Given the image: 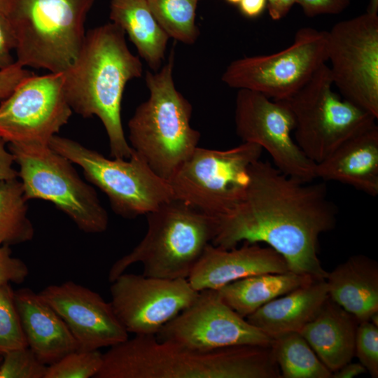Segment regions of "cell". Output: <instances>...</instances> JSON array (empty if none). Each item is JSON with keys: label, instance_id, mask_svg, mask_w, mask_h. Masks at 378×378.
Instances as JSON below:
<instances>
[{"label": "cell", "instance_id": "cell-14", "mask_svg": "<svg viewBox=\"0 0 378 378\" xmlns=\"http://www.w3.org/2000/svg\"><path fill=\"white\" fill-rule=\"evenodd\" d=\"M162 342L210 351L238 345H270L272 338L251 324L223 300L218 290L198 292L190 305L155 335Z\"/></svg>", "mask_w": 378, "mask_h": 378}, {"label": "cell", "instance_id": "cell-21", "mask_svg": "<svg viewBox=\"0 0 378 378\" xmlns=\"http://www.w3.org/2000/svg\"><path fill=\"white\" fill-rule=\"evenodd\" d=\"M329 298L358 323L370 321L378 312V263L364 255H354L328 272Z\"/></svg>", "mask_w": 378, "mask_h": 378}, {"label": "cell", "instance_id": "cell-5", "mask_svg": "<svg viewBox=\"0 0 378 378\" xmlns=\"http://www.w3.org/2000/svg\"><path fill=\"white\" fill-rule=\"evenodd\" d=\"M144 237L111 267L113 281L132 265H143L148 276L188 279L215 234V219L180 200L173 198L146 215Z\"/></svg>", "mask_w": 378, "mask_h": 378}, {"label": "cell", "instance_id": "cell-12", "mask_svg": "<svg viewBox=\"0 0 378 378\" xmlns=\"http://www.w3.org/2000/svg\"><path fill=\"white\" fill-rule=\"evenodd\" d=\"M328 61L341 97L378 118V15L368 11L328 31Z\"/></svg>", "mask_w": 378, "mask_h": 378}, {"label": "cell", "instance_id": "cell-7", "mask_svg": "<svg viewBox=\"0 0 378 378\" xmlns=\"http://www.w3.org/2000/svg\"><path fill=\"white\" fill-rule=\"evenodd\" d=\"M8 148L19 166L18 177L27 200L51 202L85 233L107 229L108 216L96 191L67 158L49 144L10 143Z\"/></svg>", "mask_w": 378, "mask_h": 378}, {"label": "cell", "instance_id": "cell-3", "mask_svg": "<svg viewBox=\"0 0 378 378\" xmlns=\"http://www.w3.org/2000/svg\"><path fill=\"white\" fill-rule=\"evenodd\" d=\"M125 36L124 31L113 22L90 29L63 76L64 94L72 111L83 118H99L111 156L129 159L134 151L122 125V94L128 81L141 77L143 69Z\"/></svg>", "mask_w": 378, "mask_h": 378}, {"label": "cell", "instance_id": "cell-17", "mask_svg": "<svg viewBox=\"0 0 378 378\" xmlns=\"http://www.w3.org/2000/svg\"><path fill=\"white\" fill-rule=\"evenodd\" d=\"M38 295L66 323L78 349L110 347L129 338L111 302L85 286L67 281L48 286Z\"/></svg>", "mask_w": 378, "mask_h": 378}, {"label": "cell", "instance_id": "cell-31", "mask_svg": "<svg viewBox=\"0 0 378 378\" xmlns=\"http://www.w3.org/2000/svg\"><path fill=\"white\" fill-rule=\"evenodd\" d=\"M47 366L28 346L13 349L4 354L0 378H45Z\"/></svg>", "mask_w": 378, "mask_h": 378}, {"label": "cell", "instance_id": "cell-19", "mask_svg": "<svg viewBox=\"0 0 378 378\" xmlns=\"http://www.w3.org/2000/svg\"><path fill=\"white\" fill-rule=\"evenodd\" d=\"M15 303L28 347L48 365L78 349V344L57 312L32 289L14 290Z\"/></svg>", "mask_w": 378, "mask_h": 378}, {"label": "cell", "instance_id": "cell-37", "mask_svg": "<svg viewBox=\"0 0 378 378\" xmlns=\"http://www.w3.org/2000/svg\"><path fill=\"white\" fill-rule=\"evenodd\" d=\"M6 144L0 138V181L18 177V172L13 167V155L9 149H7Z\"/></svg>", "mask_w": 378, "mask_h": 378}, {"label": "cell", "instance_id": "cell-11", "mask_svg": "<svg viewBox=\"0 0 378 378\" xmlns=\"http://www.w3.org/2000/svg\"><path fill=\"white\" fill-rule=\"evenodd\" d=\"M327 37L326 31L300 28L292 44L281 51L232 62L222 80L232 88L256 91L273 100L286 99L328 62Z\"/></svg>", "mask_w": 378, "mask_h": 378}, {"label": "cell", "instance_id": "cell-32", "mask_svg": "<svg viewBox=\"0 0 378 378\" xmlns=\"http://www.w3.org/2000/svg\"><path fill=\"white\" fill-rule=\"evenodd\" d=\"M355 355L372 378L378 377V326L370 321L358 323Z\"/></svg>", "mask_w": 378, "mask_h": 378}, {"label": "cell", "instance_id": "cell-38", "mask_svg": "<svg viewBox=\"0 0 378 378\" xmlns=\"http://www.w3.org/2000/svg\"><path fill=\"white\" fill-rule=\"evenodd\" d=\"M295 4L296 0H267L269 15L273 20L284 18Z\"/></svg>", "mask_w": 378, "mask_h": 378}, {"label": "cell", "instance_id": "cell-18", "mask_svg": "<svg viewBox=\"0 0 378 378\" xmlns=\"http://www.w3.org/2000/svg\"><path fill=\"white\" fill-rule=\"evenodd\" d=\"M289 271L283 256L270 246L244 241L239 248H223L209 244L188 280L197 291L218 290L247 276Z\"/></svg>", "mask_w": 378, "mask_h": 378}, {"label": "cell", "instance_id": "cell-2", "mask_svg": "<svg viewBox=\"0 0 378 378\" xmlns=\"http://www.w3.org/2000/svg\"><path fill=\"white\" fill-rule=\"evenodd\" d=\"M94 378H281V372L271 344L198 351L135 335L102 354Z\"/></svg>", "mask_w": 378, "mask_h": 378}, {"label": "cell", "instance_id": "cell-40", "mask_svg": "<svg viewBox=\"0 0 378 378\" xmlns=\"http://www.w3.org/2000/svg\"><path fill=\"white\" fill-rule=\"evenodd\" d=\"M366 372L367 370L360 363L350 361L333 372L331 378H353Z\"/></svg>", "mask_w": 378, "mask_h": 378}, {"label": "cell", "instance_id": "cell-13", "mask_svg": "<svg viewBox=\"0 0 378 378\" xmlns=\"http://www.w3.org/2000/svg\"><path fill=\"white\" fill-rule=\"evenodd\" d=\"M237 134L243 142L259 145L285 175L304 182L316 179V164L292 136L294 119L284 100H273L256 91L239 89L235 100Z\"/></svg>", "mask_w": 378, "mask_h": 378}, {"label": "cell", "instance_id": "cell-35", "mask_svg": "<svg viewBox=\"0 0 378 378\" xmlns=\"http://www.w3.org/2000/svg\"><path fill=\"white\" fill-rule=\"evenodd\" d=\"M351 0H296L307 17L335 15L347 8Z\"/></svg>", "mask_w": 378, "mask_h": 378}, {"label": "cell", "instance_id": "cell-34", "mask_svg": "<svg viewBox=\"0 0 378 378\" xmlns=\"http://www.w3.org/2000/svg\"><path fill=\"white\" fill-rule=\"evenodd\" d=\"M16 39L13 26L6 14L0 13V70L13 65L11 52L15 49Z\"/></svg>", "mask_w": 378, "mask_h": 378}, {"label": "cell", "instance_id": "cell-4", "mask_svg": "<svg viewBox=\"0 0 378 378\" xmlns=\"http://www.w3.org/2000/svg\"><path fill=\"white\" fill-rule=\"evenodd\" d=\"M174 52L155 73L147 71L149 97L128 122L130 146L160 177L169 181L198 146L200 133L190 125L192 106L173 79Z\"/></svg>", "mask_w": 378, "mask_h": 378}, {"label": "cell", "instance_id": "cell-42", "mask_svg": "<svg viewBox=\"0 0 378 378\" xmlns=\"http://www.w3.org/2000/svg\"><path fill=\"white\" fill-rule=\"evenodd\" d=\"M377 11L378 10V0H370L368 10Z\"/></svg>", "mask_w": 378, "mask_h": 378}, {"label": "cell", "instance_id": "cell-43", "mask_svg": "<svg viewBox=\"0 0 378 378\" xmlns=\"http://www.w3.org/2000/svg\"><path fill=\"white\" fill-rule=\"evenodd\" d=\"M370 321L375 326H378V312H375L371 316Z\"/></svg>", "mask_w": 378, "mask_h": 378}, {"label": "cell", "instance_id": "cell-24", "mask_svg": "<svg viewBox=\"0 0 378 378\" xmlns=\"http://www.w3.org/2000/svg\"><path fill=\"white\" fill-rule=\"evenodd\" d=\"M110 19L127 34L148 66L158 71L169 37L155 19L146 1L111 0Z\"/></svg>", "mask_w": 378, "mask_h": 378}, {"label": "cell", "instance_id": "cell-16", "mask_svg": "<svg viewBox=\"0 0 378 378\" xmlns=\"http://www.w3.org/2000/svg\"><path fill=\"white\" fill-rule=\"evenodd\" d=\"M110 302L128 333L156 335L192 304L198 292L188 279H167L122 273L111 282Z\"/></svg>", "mask_w": 378, "mask_h": 378}, {"label": "cell", "instance_id": "cell-9", "mask_svg": "<svg viewBox=\"0 0 378 378\" xmlns=\"http://www.w3.org/2000/svg\"><path fill=\"white\" fill-rule=\"evenodd\" d=\"M49 146L78 165L85 178L107 196L118 215H147L174 198L168 181L158 176L134 150L129 159H108L71 139L53 136Z\"/></svg>", "mask_w": 378, "mask_h": 378}, {"label": "cell", "instance_id": "cell-39", "mask_svg": "<svg viewBox=\"0 0 378 378\" xmlns=\"http://www.w3.org/2000/svg\"><path fill=\"white\" fill-rule=\"evenodd\" d=\"M238 5L244 16L255 18L260 15L267 7V0H241Z\"/></svg>", "mask_w": 378, "mask_h": 378}, {"label": "cell", "instance_id": "cell-8", "mask_svg": "<svg viewBox=\"0 0 378 378\" xmlns=\"http://www.w3.org/2000/svg\"><path fill=\"white\" fill-rule=\"evenodd\" d=\"M330 71L321 65L309 81L283 99L294 119L293 138L304 154L318 164L377 118L333 90Z\"/></svg>", "mask_w": 378, "mask_h": 378}, {"label": "cell", "instance_id": "cell-44", "mask_svg": "<svg viewBox=\"0 0 378 378\" xmlns=\"http://www.w3.org/2000/svg\"><path fill=\"white\" fill-rule=\"evenodd\" d=\"M227 2L232 4H239L241 0H225Z\"/></svg>", "mask_w": 378, "mask_h": 378}, {"label": "cell", "instance_id": "cell-28", "mask_svg": "<svg viewBox=\"0 0 378 378\" xmlns=\"http://www.w3.org/2000/svg\"><path fill=\"white\" fill-rule=\"evenodd\" d=\"M155 19L169 38L194 43L200 34L195 23L200 0H146Z\"/></svg>", "mask_w": 378, "mask_h": 378}, {"label": "cell", "instance_id": "cell-26", "mask_svg": "<svg viewBox=\"0 0 378 378\" xmlns=\"http://www.w3.org/2000/svg\"><path fill=\"white\" fill-rule=\"evenodd\" d=\"M271 346L281 378H331L332 372L322 363L300 332L272 338Z\"/></svg>", "mask_w": 378, "mask_h": 378}, {"label": "cell", "instance_id": "cell-23", "mask_svg": "<svg viewBox=\"0 0 378 378\" xmlns=\"http://www.w3.org/2000/svg\"><path fill=\"white\" fill-rule=\"evenodd\" d=\"M358 321L331 300L299 332L332 373L355 356Z\"/></svg>", "mask_w": 378, "mask_h": 378}, {"label": "cell", "instance_id": "cell-10", "mask_svg": "<svg viewBox=\"0 0 378 378\" xmlns=\"http://www.w3.org/2000/svg\"><path fill=\"white\" fill-rule=\"evenodd\" d=\"M262 148L243 142L227 150L197 147L168 181L174 197L216 219L243 198L249 167Z\"/></svg>", "mask_w": 378, "mask_h": 378}, {"label": "cell", "instance_id": "cell-33", "mask_svg": "<svg viewBox=\"0 0 378 378\" xmlns=\"http://www.w3.org/2000/svg\"><path fill=\"white\" fill-rule=\"evenodd\" d=\"M29 275V268L20 258L12 255L10 246L0 245V287L23 283Z\"/></svg>", "mask_w": 378, "mask_h": 378}, {"label": "cell", "instance_id": "cell-36", "mask_svg": "<svg viewBox=\"0 0 378 378\" xmlns=\"http://www.w3.org/2000/svg\"><path fill=\"white\" fill-rule=\"evenodd\" d=\"M32 74L16 62L0 70V100L8 97L22 81Z\"/></svg>", "mask_w": 378, "mask_h": 378}, {"label": "cell", "instance_id": "cell-27", "mask_svg": "<svg viewBox=\"0 0 378 378\" xmlns=\"http://www.w3.org/2000/svg\"><path fill=\"white\" fill-rule=\"evenodd\" d=\"M27 202L20 181H0V245L10 246L33 239L34 229Z\"/></svg>", "mask_w": 378, "mask_h": 378}, {"label": "cell", "instance_id": "cell-6", "mask_svg": "<svg viewBox=\"0 0 378 378\" xmlns=\"http://www.w3.org/2000/svg\"><path fill=\"white\" fill-rule=\"evenodd\" d=\"M94 0H10L7 16L23 67L63 73L78 57L84 23Z\"/></svg>", "mask_w": 378, "mask_h": 378}, {"label": "cell", "instance_id": "cell-20", "mask_svg": "<svg viewBox=\"0 0 378 378\" xmlns=\"http://www.w3.org/2000/svg\"><path fill=\"white\" fill-rule=\"evenodd\" d=\"M316 178L333 181L376 197L378 195V127L354 135L322 162L316 164Z\"/></svg>", "mask_w": 378, "mask_h": 378}, {"label": "cell", "instance_id": "cell-25", "mask_svg": "<svg viewBox=\"0 0 378 378\" xmlns=\"http://www.w3.org/2000/svg\"><path fill=\"white\" fill-rule=\"evenodd\" d=\"M316 280L290 270L242 278L218 289L223 300L246 318L269 302Z\"/></svg>", "mask_w": 378, "mask_h": 378}, {"label": "cell", "instance_id": "cell-15", "mask_svg": "<svg viewBox=\"0 0 378 378\" xmlns=\"http://www.w3.org/2000/svg\"><path fill=\"white\" fill-rule=\"evenodd\" d=\"M72 110L63 73L31 76L0 104V138L8 144H49L69 121Z\"/></svg>", "mask_w": 378, "mask_h": 378}, {"label": "cell", "instance_id": "cell-22", "mask_svg": "<svg viewBox=\"0 0 378 378\" xmlns=\"http://www.w3.org/2000/svg\"><path fill=\"white\" fill-rule=\"evenodd\" d=\"M328 298L326 279L314 280L269 302L246 318L272 338L299 332Z\"/></svg>", "mask_w": 378, "mask_h": 378}, {"label": "cell", "instance_id": "cell-1", "mask_svg": "<svg viewBox=\"0 0 378 378\" xmlns=\"http://www.w3.org/2000/svg\"><path fill=\"white\" fill-rule=\"evenodd\" d=\"M248 174L241 200L215 219L211 244L228 249L242 241L263 242L283 256L289 270L326 279L318 239L335 228L337 214L326 185L288 176L260 159L251 164Z\"/></svg>", "mask_w": 378, "mask_h": 378}, {"label": "cell", "instance_id": "cell-30", "mask_svg": "<svg viewBox=\"0 0 378 378\" xmlns=\"http://www.w3.org/2000/svg\"><path fill=\"white\" fill-rule=\"evenodd\" d=\"M28 346L10 284L0 287V353Z\"/></svg>", "mask_w": 378, "mask_h": 378}, {"label": "cell", "instance_id": "cell-29", "mask_svg": "<svg viewBox=\"0 0 378 378\" xmlns=\"http://www.w3.org/2000/svg\"><path fill=\"white\" fill-rule=\"evenodd\" d=\"M102 354L99 349L75 350L48 365L45 378H94L102 364Z\"/></svg>", "mask_w": 378, "mask_h": 378}, {"label": "cell", "instance_id": "cell-45", "mask_svg": "<svg viewBox=\"0 0 378 378\" xmlns=\"http://www.w3.org/2000/svg\"><path fill=\"white\" fill-rule=\"evenodd\" d=\"M3 356H4V354H2L1 353H0V365L1 363V361L3 360Z\"/></svg>", "mask_w": 378, "mask_h": 378}, {"label": "cell", "instance_id": "cell-41", "mask_svg": "<svg viewBox=\"0 0 378 378\" xmlns=\"http://www.w3.org/2000/svg\"><path fill=\"white\" fill-rule=\"evenodd\" d=\"M10 0H0V13L7 15L10 7Z\"/></svg>", "mask_w": 378, "mask_h": 378}]
</instances>
